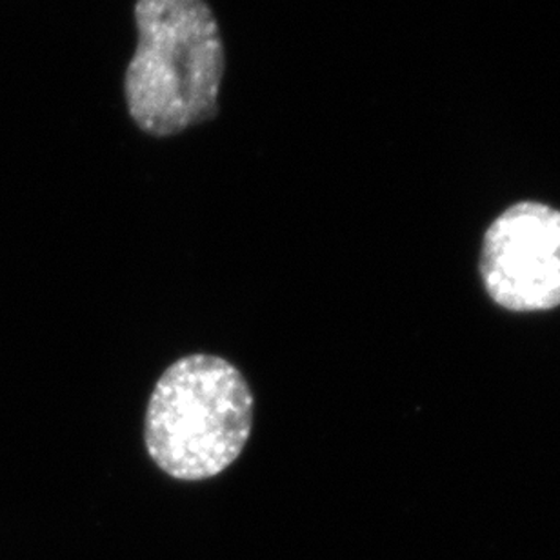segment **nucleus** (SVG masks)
Returning <instances> with one entry per match:
<instances>
[{
	"label": "nucleus",
	"mask_w": 560,
	"mask_h": 560,
	"mask_svg": "<svg viewBox=\"0 0 560 560\" xmlns=\"http://www.w3.org/2000/svg\"><path fill=\"white\" fill-rule=\"evenodd\" d=\"M136 55L126 70L128 114L148 136H178L215 119L226 51L206 0H137Z\"/></svg>",
	"instance_id": "f257e3e1"
},
{
	"label": "nucleus",
	"mask_w": 560,
	"mask_h": 560,
	"mask_svg": "<svg viewBox=\"0 0 560 560\" xmlns=\"http://www.w3.org/2000/svg\"><path fill=\"white\" fill-rule=\"evenodd\" d=\"M480 276L510 312L560 306V211L540 202L508 208L486 232Z\"/></svg>",
	"instance_id": "7ed1b4c3"
},
{
	"label": "nucleus",
	"mask_w": 560,
	"mask_h": 560,
	"mask_svg": "<svg viewBox=\"0 0 560 560\" xmlns=\"http://www.w3.org/2000/svg\"><path fill=\"white\" fill-rule=\"evenodd\" d=\"M254 394L232 362L191 353L156 381L144 420V444L172 479L200 482L226 471L248 444Z\"/></svg>",
	"instance_id": "f03ea898"
}]
</instances>
